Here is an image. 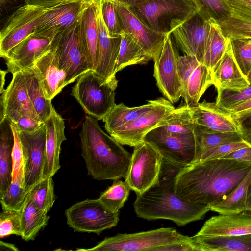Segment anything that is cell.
Listing matches in <instances>:
<instances>
[{"label":"cell","instance_id":"6da1fadb","mask_svg":"<svg viewBox=\"0 0 251 251\" xmlns=\"http://www.w3.org/2000/svg\"><path fill=\"white\" fill-rule=\"evenodd\" d=\"M251 169V164L233 159L194 162L180 168L175 178V192L185 201L211 209L226 199Z\"/></svg>","mask_w":251,"mask_h":251},{"label":"cell","instance_id":"c3c4849f","mask_svg":"<svg viewBox=\"0 0 251 251\" xmlns=\"http://www.w3.org/2000/svg\"><path fill=\"white\" fill-rule=\"evenodd\" d=\"M231 16L251 22V0H222Z\"/></svg>","mask_w":251,"mask_h":251},{"label":"cell","instance_id":"5bb4252c","mask_svg":"<svg viewBox=\"0 0 251 251\" xmlns=\"http://www.w3.org/2000/svg\"><path fill=\"white\" fill-rule=\"evenodd\" d=\"M178 68L185 105L194 107L207 89L213 85L212 74L203 64L192 55L180 56Z\"/></svg>","mask_w":251,"mask_h":251},{"label":"cell","instance_id":"52a82bcc","mask_svg":"<svg viewBox=\"0 0 251 251\" xmlns=\"http://www.w3.org/2000/svg\"><path fill=\"white\" fill-rule=\"evenodd\" d=\"M80 17L69 29L55 36L51 45L71 83L92 70L88 49L80 30Z\"/></svg>","mask_w":251,"mask_h":251},{"label":"cell","instance_id":"816d5d0a","mask_svg":"<svg viewBox=\"0 0 251 251\" xmlns=\"http://www.w3.org/2000/svg\"><path fill=\"white\" fill-rule=\"evenodd\" d=\"M155 251H200L198 245L191 239L157 248Z\"/></svg>","mask_w":251,"mask_h":251},{"label":"cell","instance_id":"7dc6e473","mask_svg":"<svg viewBox=\"0 0 251 251\" xmlns=\"http://www.w3.org/2000/svg\"><path fill=\"white\" fill-rule=\"evenodd\" d=\"M250 145L244 140L223 144L205 151L194 162L209 159H221L238 149Z\"/></svg>","mask_w":251,"mask_h":251},{"label":"cell","instance_id":"d590c367","mask_svg":"<svg viewBox=\"0 0 251 251\" xmlns=\"http://www.w3.org/2000/svg\"><path fill=\"white\" fill-rule=\"evenodd\" d=\"M23 71L31 101L39 119L44 123L55 110L51 100L46 97L40 81L32 69L29 67Z\"/></svg>","mask_w":251,"mask_h":251},{"label":"cell","instance_id":"ba28073f","mask_svg":"<svg viewBox=\"0 0 251 251\" xmlns=\"http://www.w3.org/2000/svg\"><path fill=\"white\" fill-rule=\"evenodd\" d=\"M68 226L74 231L101 233L115 226L119 221V212L107 208L99 200L87 199L66 210Z\"/></svg>","mask_w":251,"mask_h":251},{"label":"cell","instance_id":"44dd1931","mask_svg":"<svg viewBox=\"0 0 251 251\" xmlns=\"http://www.w3.org/2000/svg\"><path fill=\"white\" fill-rule=\"evenodd\" d=\"M30 68L39 79L46 97L50 100L71 83L66 71L51 47Z\"/></svg>","mask_w":251,"mask_h":251},{"label":"cell","instance_id":"30bf717a","mask_svg":"<svg viewBox=\"0 0 251 251\" xmlns=\"http://www.w3.org/2000/svg\"><path fill=\"white\" fill-rule=\"evenodd\" d=\"M176 108L166 99L159 97L151 110L109 134L122 145L134 147L153 129L163 126Z\"/></svg>","mask_w":251,"mask_h":251},{"label":"cell","instance_id":"1f68e13d","mask_svg":"<svg viewBox=\"0 0 251 251\" xmlns=\"http://www.w3.org/2000/svg\"><path fill=\"white\" fill-rule=\"evenodd\" d=\"M251 190V169L239 185L210 210L220 214L237 213L246 211L247 200Z\"/></svg>","mask_w":251,"mask_h":251},{"label":"cell","instance_id":"277c9868","mask_svg":"<svg viewBox=\"0 0 251 251\" xmlns=\"http://www.w3.org/2000/svg\"><path fill=\"white\" fill-rule=\"evenodd\" d=\"M128 6L148 27L166 35L173 24L199 12L195 0H144Z\"/></svg>","mask_w":251,"mask_h":251},{"label":"cell","instance_id":"3957f363","mask_svg":"<svg viewBox=\"0 0 251 251\" xmlns=\"http://www.w3.org/2000/svg\"><path fill=\"white\" fill-rule=\"evenodd\" d=\"M98 121L87 116L79 133L81 155L88 174L98 180L125 178L131 155L102 130Z\"/></svg>","mask_w":251,"mask_h":251},{"label":"cell","instance_id":"7a4b0ae2","mask_svg":"<svg viewBox=\"0 0 251 251\" xmlns=\"http://www.w3.org/2000/svg\"><path fill=\"white\" fill-rule=\"evenodd\" d=\"M181 167L163 158L157 182L136 196L133 207L136 215L148 220L166 219L184 226L203 218L210 208L188 202L176 193V176Z\"/></svg>","mask_w":251,"mask_h":251},{"label":"cell","instance_id":"db71d44e","mask_svg":"<svg viewBox=\"0 0 251 251\" xmlns=\"http://www.w3.org/2000/svg\"><path fill=\"white\" fill-rule=\"evenodd\" d=\"M222 158L236 160L251 164V145L238 149Z\"/></svg>","mask_w":251,"mask_h":251},{"label":"cell","instance_id":"74e56055","mask_svg":"<svg viewBox=\"0 0 251 251\" xmlns=\"http://www.w3.org/2000/svg\"><path fill=\"white\" fill-rule=\"evenodd\" d=\"M195 126L192 107L185 104L176 109L162 126L173 134H187L194 133Z\"/></svg>","mask_w":251,"mask_h":251},{"label":"cell","instance_id":"603a6c76","mask_svg":"<svg viewBox=\"0 0 251 251\" xmlns=\"http://www.w3.org/2000/svg\"><path fill=\"white\" fill-rule=\"evenodd\" d=\"M44 124L46 138L43 178L52 177L60 168L61 146L63 142L67 140L64 120L55 110L44 122Z\"/></svg>","mask_w":251,"mask_h":251},{"label":"cell","instance_id":"e7e4bbea","mask_svg":"<svg viewBox=\"0 0 251 251\" xmlns=\"http://www.w3.org/2000/svg\"><path fill=\"white\" fill-rule=\"evenodd\" d=\"M247 78H248V80L249 83H251V71L250 72V74L248 75Z\"/></svg>","mask_w":251,"mask_h":251},{"label":"cell","instance_id":"f5cc1de1","mask_svg":"<svg viewBox=\"0 0 251 251\" xmlns=\"http://www.w3.org/2000/svg\"><path fill=\"white\" fill-rule=\"evenodd\" d=\"M236 120L243 140L251 145V113Z\"/></svg>","mask_w":251,"mask_h":251},{"label":"cell","instance_id":"d6a6232c","mask_svg":"<svg viewBox=\"0 0 251 251\" xmlns=\"http://www.w3.org/2000/svg\"><path fill=\"white\" fill-rule=\"evenodd\" d=\"M209 28L206 38L203 63L213 73L214 69L222 57L229 40L223 35L217 21L209 19Z\"/></svg>","mask_w":251,"mask_h":251},{"label":"cell","instance_id":"681fc988","mask_svg":"<svg viewBox=\"0 0 251 251\" xmlns=\"http://www.w3.org/2000/svg\"><path fill=\"white\" fill-rule=\"evenodd\" d=\"M12 127L14 133V143L12 152V180L15 177L24 165L22 150L19 140L17 130L12 123Z\"/></svg>","mask_w":251,"mask_h":251},{"label":"cell","instance_id":"be15d7a7","mask_svg":"<svg viewBox=\"0 0 251 251\" xmlns=\"http://www.w3.org/2000/svg\"><path fill=\"white\" fill-rule=\"evenodd\" d=\"M83 5H88L93 3L96 0H78Z\"/></svg>","mask_w":251,"mask_h":251},{"label":"cell","instance_id":"f6af8a7d","mask_svg":"<svg viewBox=\"0 0 251 251\" xmlns=\"http://www.w3.org/2000/svg\"><path fill=\"white\" fill-rule=\"evenodd\" d=\"M22 234L20 211L2 210L0 215V237L1 238Z\"/></svg>","mask_w":251,"mask_h":251},{"label":"cell","instance_id":"60d3db41","mask_svg":"<svg viewBox=\"0 0 251 251\" xmlns=\"http://www.w3.org/2000/svg\"><path fill=\"white\" fill-rule=\"evenodd\" d=\"M217 22L224 36L227 39H251V22L231 15L217 21Z\"/></svg>","mask_w":251,"mask_h":251},{"label":"cell","instance_id":"f1b7e54d","mask_svg":"<svg viewBox=\"0 0 251 251\" xmlns=\"http://www.w3.org/2000/svg\"><path fill=\"white\" fill-rule=\"evenodd\" d=\"M22 238L25 241L33 240L39 232L48 224L50 216L48 212L39 208L28 195L22 208Z\"/></svg>","mask_w":251,"mask_h":251},{"label":"cell","instance_id":"d6986e66","mask_svg":"<svg viewBox=\"0 0 251 251\" xmlns=\"http://www.w3.org/2000/svg\"><path fill=\"white\" fill-rule=\"evenodd\" d=\"M84 5L78 0H64L48 8L34 33L53 39L69 29L76 21Z\"/></svg>","mask_w":251,"mask_h":251},{"label":"cell","instance_id":"5b68a950","mask_svg":"<svg viewBox=\"0 0 251 251\" xmlns=\"http://www.w3.org/2000/svg\"><path fill=\"white\" fill-rule=\"evenodd\" d=\"M117 85V78L106 81L90 70L77 79L71 95L86 113L101 120L116 105L115 91Z\"/></svg>","mask_w":251,"mask_h":251},{"label":"cell","instance_id":"4fadbf2b","mask_svg":"<svg viewBox=\"0 0 251 251\" xmlns=\"http://www.w3.org/2000/svg\"><path fill=\"white\" fill-rule=\"evenodd\" d=\"M180 55L175 47L170 34L167 35L162 49L153 59V76L160 91L172 104L182 96L178 61Z\"/></svg>","mask_w":251,"mask_h":251},{"label":"cell","instance_id":"2e32d148","mask_svg":"<svg viewBox=\"0 0 251 251\" xmlns=\"http://www.w3.org/2000/svg\"><path fill=\"white\" fill-rule=\"evenodd\" d=\"M12 75L9 85L0 94V122L6 118L15 123L21 116L25 115L41 121L29 97L24 71Z\"/></svg>","mask_w":251,"mask_h":251},{"label":"cell","instance_id":"11a10c76","mask_svg":"<svg viewBox=\"0 0 251 251\" xmlns=\"http://www.w3.org/2000/svg\"><path fill=\"white\" fill-rule=\"evenodd\" d=\"M226 111L229 112L235 120L251 113V99Z\"/></svg>","mask_w":251,"mask_h":251},{"label":"cell","instance_id":"8fae6325","mask_svg":"<svg viewBox=\"0 0 251 251\" xmlns=\"http://www.w3.org/2000/svg\"><path fill=\"white\" fill-rule=\"evenodd\" d=\"M144 140L152 145L163 158L181 167L192 164L196 155V141L194 133L176 134L163 126L148 133Z\"/></svg>","mask_w":251,"mask_h":251},{"label":"cell","instance_id":"e575fe53","mask_svg":"<svg viewBox=\"0 0 251 251\" xmlns=\"http://www.w3.org/2000/svg\"><path fill=\"white\" fill-rule=\"evenodd\" d=\"M194 134L196 141L195 162L205 151L220 145L243 140L240 133L204 129L195 124ZM193 162V163H194Z\"/></svg>","mask_w":251,"mask_h":251},{"label":"cell","instance_id":"4316f807","mask_svg":"<svg viewBox=\"0 0 251 251\" xmlns=\"http://www.w3.org/2000/svg\"><path fill=\"white\" fill-rule=\"evenodd\" d=\"M14 143L11 122L4 118L0 122V197L12 181V152Z\"/></svg>","mask_w":251,"mask_h":251},{"label":"cell","instance_id":"f35d334b","mask_svg":"<svg viewBox=\"0 0 251 251\" xmlns=\"http://www.w3.org/2000/svg\"><path fill=\"white\" fill-rule=\"evenodd\" d=\"M27 195L39 208L48 212L55 201L52 177L44 178L30 187Z\"/></svg>","mask_w":251,"mask_h":251},{"label":"cell","instance_id":"e0dca14e","mask_svg":"<svg viewBox=\"0 0 251 251\" xmlns=\"http://www.w3.org/2000/svg\"><path fill=\"white\" fill-rule=\"evenodd\" d=\"M17 133L22 150L25 185L28 190L43 178L46 129L44 124L33 132L17 131Z\"/></svg>","mask_w":251,"mask_h":251},{"label":"cell","instance_id":"ab89813d","mask_svg":"<svg viewBox=\"0 0 251 251\" xmlns=\"http://www.w3.org/2000/svg\"><path fill=\"white\" fill-rule=\"evenodd\" d=\"M130 190L125 180H114L112 185L103 192L98 199L109 209L119 212L128 199Z\"/></svg>","mask_w":251,"mask_h":251},{"label":"cell","instance_id":"4dcf8cb0","mask_svg":"<svg viewBox=\"0 0 251 251\" xmlns=\"http://www.w3.org/2000/svg\"><path fill=\"white\" fill-rule=\"evenodd\" d=\"M95 1L90 5H84L80 17V30L88 49L92 70H94L96 65L98 44V26Z\"/></svg>","mask_w":251,"mask_h":251},{"label":"cell","instance_id":"7c38bea8","mask_svg":"<svg viewBox=\"0 0 251 251\" xmlns=\"http://www.w3.org/2000/svg\"><path fill=\"white\" fill-rule=\"evenodd\" d=\"M49 7L25 4L7 19L0 33V56L4 58L17 45L33 33Z\"/></svg>","mask_w":251,"mask_h":251},{"label":"cell","instance_id":"bcb514c9","mask_svg":"<svg viewBox=\"0 0 251 251\" xmlns=\"http://www.w3.org/2000/svg\"><path fill=\"white\" fill-rule=\"evenodd\" d=\"M101 3L103 18L109 36L120 37L123 30L114 3L109 0H101Z\"/></svg>","mask_w":251,"mask_h":251},{"label":"cell","instance_id":"94428289","mask_svg":"<svg viewBox=\"0 0 251 251\" xmlns=\"http://www.w3.org/2000/svg\"><path fill=\"white\" fill-rule=\"evenodd\" d=\"M112 1L118 2L129 6L133 4L140 2L144 0H109Z\"/></svg>","mask_w":251,"mask_h":251},{"label":"cell","instance_id":"8992f818","mask_svg":"<svg viewBox=\"0 0 251 251\" xmlns=\"http://www.w3.org/2000/svg\"><path fill=\"white\" fill-rule=\"evenodd\" d=\"M191 240L173 228H160L131 234H118L105 238L96 246L77 251H155L160 246Z\"/></svg>","mask_w":251,"mask_h":251},{"label":"cell","instance_id":"ee69618b","mask_svg":"<svg viewBox=\"0 0 251 251\" xmlns=\"http://www.w3.org/2000/svg\"><path fill=\"white\" fill-rule=\"evenodd\" d=\"M215 103L218 107L228 111L233 107L251 99V82L249 86L237 92L221 91L217 92Z\"/></svg>","mask_w":251,"mask_h":251},{"label":"cell","instance_id":"ffe728a7","mask_svg":"<svg viewBox=\"0 0 251 251\" xmlns=\"http://www.w3.org/2000/svg\"><path fill=\"white\" fill-rule=\"evenodd\" d=\"M112 2L115 5L123 30L132 36L151 59H154L160 52L167 35L155 32L148 27L128 6L118 2Z\"/></svg>","mask_w":251,"mask_h":251},{"label":"cell","instance_id":"6125c7cd","mask_svg":"<svg viewBox=\"0 0 251 251\" xmlns=\"http://www.w3.org/2000/svg\"><path fill=\"white\" fill-rule=\"evenodd\" d=\"M251 211V190L247 200L246 211Z\"/></svg>","mask_w":251,"mask_h":251},{"label":"cell","instance_id":"f546056e","mask_svg":"<svg viewBox=\"0 0 251 251\" xmlns=\"http://www.w3.org/2000/svg\"><path fill=\"white\" fill-rule=\"evenodd\" d=\"M159 98L150 100L146 104L137 107H127L123 103L116 104L112 110L102 120L104 127L110 134L114 131L133 121L141 115L153 108L158 102Z\"/></svg>","mask_w":251,"mask_h":251},{"label":"cell","instance_id":"9f6ffc18","mask_svg":"<svg viewBox=\"0 0 251 251\" xmlns=\"http://www.w3.org/2000/svg\"><path fill=\"white\" fill-rule=\"evenodd\" d=\"M64 0H24L26 4L39 5L45 7H51Z\"/></svg>","mask_w":251,"mask_h":251},{"label":"cell","instance_id":"680465c9","mask_svg":"<svg viewBox=\"0 0 251 251\" xmlns=\"http://www.w3.org/2000/svg\"><path fill=\"white\" fill-rule=\"evenodd\" d=\"M7 70H0V94H1L4 90V88L5 83V76L8 73Z\"/></svg>","mask_w":251,"mask_h":251},{"label":"cell","instance_id":"ac0fdd59","mask_svg":"<svg viewBox=\"0 0 251 251\" xmlns=\"http://www.w3.org/2000/svg\"><path fill=\"white\" fill-rule=\"evenodd\" d=\"M98 26V54L94 71L106 81L116 79L117 61L121 38L109 36L103 20L101 0L95 1Z\"/></svg>","mask_w":251,"mask_h":251},{"label":"cell","instance_id":"8d00e7d4","mask_svg":"<svg viewBox=\"0 0 251 251\" xmlns=\"http://www.w3.org/2000/svg\"><path fill=\"white\" fill-rule=\"evenodd\" d=\"M28 190L26 187L24 166L0 197L2 210L20 211Z\"/></svg>","mask_w":251,"mask_h":251},{"label":"cell","instance_id":"91938a15","mask_svg":"<svg viewBox=\"0 0 251 251\" xmlns=\"http://www.w3.org/2000/svg\"><path fill=\"white\" fill-rule=\"evenodd\" d=\"M15 0H0V10L2 12L10 5H12Z\"/></svg>","mask_w":251,"mask_h":251},{"label":"cell","instance_id":"b9f144b4","mask_svg":"<svg viewBox=\"0 0 251 251\" xmlns=\"http://www.w3.org/2000/svg\"><path fill=\"white\" fill-rule=\"evenodd\" d=\"M230 41L235 61L247 78L251 71V39L236 38Z\"/></svg>","mask_w":251,"mask_h":251},{"label":"cell","instance_id":"83f0119b","mask_svg":"<svg viewBox=\"0 0 251 251\" xmlns=\"http://www.w3.org/2000/svg\"><path fill=\"white\" fill-rule=\"evenodd\" d=\"M200 251H251V234L242 235L191 237Z\"/></svg>","mask_w":251,"mask_h":251},{"label":"cell","instance_id":"f907efd6","mask_svg":"<svg viewBox=\"0 0 251 251\" xmlns=\"http://www.w3.org/2000/svg\"><path fill=\"white\" fill-rule=\"evenodd\" d=\"M18 132H33L39 128L44 123L28 116H22L13 123Z\"/></svg>","mask_w":251,"mask_h":251},{"label":"cell","instance_id":"cb8c5ba5","mask_svg":"<svg viewBox=\"0 0 251 251\" xmlns=\"http://www.w3.org/2000/svg\"><path fill=\"white\" fill-rule=\"evenodd\" d=\"M213 85L217 92H237L249 86L248 78L243 74L234 58L229 39L225 52L216 65L212 73Z\"/></svg>","mask_w":251,"mask_h":251},{"label":"cell","instance_id":"9a60e30c","mask_svg":"<svg viewBox=\"0 0 251 251\" xmlns=\"http://www.w3.org/2000/svg\"><path fill=\"white\" fill-rule=\"evenodd\" d=\"M209 25V20L198 13L172 25L169 34L185 55L193 56L203 63Z\"/></svg>","mask_w":251,"mask_h":251},{"label":"cell","instance_id":"9c48e42d","mask_svg":"<svg viewBox=\"0 0 251 251\" xmlns=\"http://www.w3.org/2000/svg\"><path fill=\"white\" fill-rule=\"evenodd\" d=\"M162 162L161 154L149 142L143 140L134 147L129 169L125 179L136 196L157 182Z\"/></svg>","mask_w":251,"mask_h":251},{"label":"cell","instance_id":"d4e9b609","mask_svg":"<svg viewBox=\"0 0 251 251\" xmlns=\"http://www.w3.org/2000/svg\"><path fill=\"white\" fill-rule=\"evenodd\" d=\"M195 124L210 131L237 132L240 129L236 120L231 114L217 106L215 102L205 100L192 107Z\"/></svg>","mask_w":251,"mask_h":251},{"label":"cell","instance_id":"7402d4cb","mask_svg":"<svg viewBox=\"0 0 251 251\" xmlns=\"http://www.w3.org/2000/svg\"><path fill=\"white\" fill-rule=\"evenodd\" d=\"M53 39L32 33L14 47L4 58L12 74L32 67L51 47Z\"/></svg>","mask_w":251,"mask_h":251},{"label":"cell","instance_id":"484cf974","mask_svg":"<svg viewBox=\"0 0 251 251\" xmlns=\"http://www.w3.org/2000/svg\"><path fill=\"white\" fill-rule=\"evenodd\" d=\"M251 234V213L242 212L220 214L207 220L198 235L206 236H233Z\"/></svg>","mask_w":251,"mask_h":251},{"label":"cell","instance_id":"836d02e7","mask_svg":"<svg viewBox=\"0 0 251 251\" xmlns=\"http://www.w3.org/2000/svg\"><path fill=\"white\" fill-rule=\"evenodd\" d=\"M117 61L116 72L127 66L147 64L151 58L144 49L127 32L123 30Z\"/></svg>","mask_w":251,"mask_h":251},{"label":"cell","instance_id":"6f0895ef","mask_svg":"<svg viewBox=\"0 0 251 251\" xmlns=\"http://www.w3.org/2000/svg\"><path fill=\"white\" fill-rule=\"evenodd\" d=\"M0 249H3L5 250H11L14 251H17L19 250L13 244L4 242L2 241H0Z\"/></svg>","mask_w":251,"mask_h":251},{"label":"cell","instance_id":"7bdbcfd3","mask_svg":"<svg viewBox=\"0 0 251 251\" xmlns=\"http://www.w3.org/2000/svg\"><path fill=\"white\" fill-rule=\"evenodd\" d=\"M200 14L207 20L216 21L231 16V11L222 0H195Z\"/></svg>","mask_w":251,"mask_h":251}]
</instances>
